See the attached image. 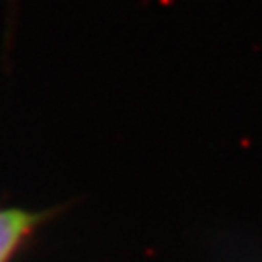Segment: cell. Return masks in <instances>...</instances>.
Wrapping results in <instances>:
<instances>
[{"label": "cell", "instance_id": "obj_1", "mask_svg": "<svg viewBox=\"0 0 262 262\" xmlns=\"http://www.w3.org/2000/svg\"><path fill=\"white\" fill-rule=\"evenodd\" d=\"M37 217L28 212L6 210L0 212V262H8L26 235L31 231Z\"/></svg>", "mask_w": 262, "mask_h": 262}]
</instances>
